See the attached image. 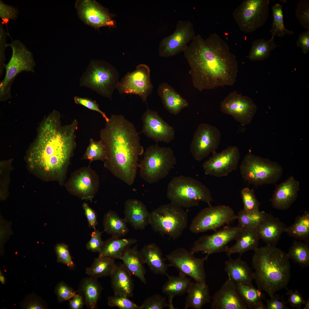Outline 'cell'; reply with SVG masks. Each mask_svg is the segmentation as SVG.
I'll list each match as a JSON object with an SVG mask.
<instances>
[{"label": "cell", "instance_id": "obj_1", "mask_svg": "<svg viewBox=\"0 0 309 309\" xmlns=\"http://www.w3.org/2000/svg\"><path fill=\"white\" fill-rule=\"evenodd\" d=\"M60 114L54 110L42 122L27 157L29 168L40 176L62 183L76 147L78 122L61 125Z\"/></svg>", "mask_w": 309, "mask_h": 309}, {"label": "cell", "instance_id": "obj_2", "mask_svg": "<svg viewBox=\"0 0 309 309\" xmlns=\"http://www.w3.org/2000/svg\"><path fill=\"white\" fill-rule=\"evenodd\" d=\"M190 67L194 87L200 91L220 86H232L238 71L236 56L227 43L216 33L206 39L195 35L183 52Z\"/></svg>", "mask_w": 309, "mask_h": 309}, {"label": "cell", "instance_id": "obj_3", "mask_svg": "<svg viewBox=\"0 0 309 309\" xmlns=\"http://www.w3.org/2000/svg\"><path fill=\"white\" fill-rule=\"evenodd\" d=\"M134 124L122 115L112 114L100 136L105 146L104 166L129 185L136 177L139 156L144 151Z\"/></svg>", "mask_w": 309, "mask_h": 309}, {"label": "cell", "instance_id": "obj_4", "mask_svg": "<svg viewBox=\"0 0 309 309\" xmlns=\"http://www.w3.org/2000/svg\"><path fill=\"white\" fill-rule=\"evenodd\" d=\"M252 264L258 289L270 298L287 286L290 276V264L287 253L275 246L267 245L254 250Z\"/></svg>", "mask_w": 309, "mask_h": 309}, {"label": "cell", "instance_id": "obj_5", "mask_svg": "<svg viewBox=\"0 0 309 309\" xmlns=\"http://www.w3.org/2000/svg\"><path fill=\"white\" fill-rule=\"evenodd\" d=\"M167 197L171 202L183 208L198 206L203 202L211 205L213 201L209 189L199 181L180 175L173 178L168 184Z\"/></svg>", "mask_w": 309, "mask_h": 309}, {"label": "cell", "instance_id": "obj_6", "mask_svg": "<svg viewBox=\"0 0 309 309\" xmlns=\"http://www.w3.org/2000/svg\"><path fill=\"white\" fill-rule=\"evenodd\" d=\"M177 163L173 150L170 147H161L157 144L146 149L143 159L138 164L140 175L149 184L165 178Z\"/></svg>", "mask_w": 309, "mask_h": 309}, {"label": "cell", "instance_id": "obj_7", "mask_svg": "<svg viewBox=\"0 0 309 309\" xmlns=\"http://www.w3.org/2000/svg\"><path fill=\"white\" fill-rule=\"evenodd\" d=\"M119 78L118 72L110 64L103 60H93L80 78V85L111 100Z\"/></svg>", "mask_w": 309, "mask_h": 309}, {"label": "cell", "instance_id": "obj_8", "mask_svg": "<svg viewBox=\"0 0 309 309\" xmlns=\"http://www.w3.org/2000/svg\"><path fill=\"white\" fill-rule=\"evenodd\" d=\"M188 215L183 208L171 202L162 205L150 213L149 224L155 232L174 240L187 227Z\"/></svg>", "mask_w": 309, "mask_h": 309}, {"label": "cell", "instance_id": "obj_9", "mask_svg": "<svg viewBox=\"0 0 309 309\" xmlns=\"http://www.w3.org/2000/svg\"><path fill=\"white\" fill-rule=\"evenodd\" d=\"M7 46L11 48L12 54L6 65L5 76L0 83L1 101L11 98V87L16 76L23 72H33L36 65L32 52L20 40H13Z\"/></svg>", "mask_w": 309, "mask_h": 309}, {"label": "cell", "instance_id": "obj_10", "mask_svg": "<svg viewBox=\"0 0 309 309\" xmlns=\"http://www.w3.org/2000/svg\"><path fill=\"white\" fill-rule=\"evenodd\" d=\"M239 169L244 180L255 186L275 183L283 171V167L277 163L250 153L245 157Z\"/></svg>", "mask_w": 309, "mask_h": 309}, {"label": "cell", "instance_id": "obj_11", "mask_svg": "<svg viewBox=\"0 0 309 309\" xmlns=\"http://www.w3.org/2000/svg\"><path fill=\"white\" fill-rule=\"evenodd\" d=\"M269 0H244L233 13L240 29L251 33L262 27L269 13Z\"/></svg>", "mask_w": 309, "mask_h": 309}, {"label": "cell", "instance_id": "obj_12", "mask_svg": "<svg viewBox=\"0 0 309 309\" xmlns=\"http://www.w3.org/2000/svg\"><path fill=\"white\" fill-rule=\"evenodd\" d=\"M237 216L230 207L211 205L201 210L192 220L189 230L197 234L209 230H216L225 224L237 219Z\"/></svg>", "mask_w": 309, "mask_h": 309}, {"label": "cell", "instance_id": "obj_13", "mask_svg": "<svg viewBox=\"0 0 309 309\" xmlns=\"http://www.w3.org/2000/svg\"><path fill=\"white\" fill-rule=\"evenodd\" d=\"M150 69L147 65L141 64L133 71L128 72L119 81L116 89L120 94L138 95L143 102H146L153 89Z\"/></svg>", "mask_w": 309, "mask_h": 309}, {"label": "cell", "instance_id": "obj_14", "mask_svg": "<svg viewBox=\"0 0 309 309\" xmlns=\"http://www.w3.org/2000/svg\"><path fill=\"white\" fill-rule=\"evenodd\" d=\"M194 254L184 248H179L166 255L170 266L177 268L179 273L188 276L197 283H205L206 274L204 265L208 257L197 258Z\"/></svg>", "mask_w": 309, "mask_h": 309}, {"label": "cell", "instance_id": "obj_15", "mask_svg": "<svg viewBox=\"0 0 309 309\" xmlns=\"http://www.w3.org/2000/svg\"><path fill=\"white\" fill-rule=\"evenodd\" d=\"M221 133L216 127L201 123L197 128L190 145V152L196 161H201L218 148Z\"/></svg>", "mask_w": 309, "mask_h": 309}, {"label": "cell", "instance_id": "obj_16", "mask_svg": "<svg viewBox=\"0 0 309 309\" xmlns=\"http://www.w3.org/2000/svg\"><path fill=\"white\" fill-rule=\"evenodd\" d=\"M243 228L237 226H226L209 235H204L194 241L191 251L193 253L202 251L206 256L212 253L225 252L230 241L236 240Z\"/></svg>", "mask_w": 309, "mask_h": 309}, {"label": "cell", "instance_id": "obj_17", "mask_svg": "<svg viewBox=\"0 0 309 309\" xmlns=\"http://www.w3.org/2000/svg\"><path fill=\"white\" fill-rule=\"evenodd\" d=\"M195 35L192 22L189 21H178L174 32L161 41L159 49V56L167 58L179 54L183 52Z\"/></svg>", "mask_w": 309, "mask_h": 309}, {"label": "cell", "instance_id": "obj_18", "mask_svg": "<svg viewBox=\"0 0 309 309\" xmlns=\"http://www.w3.org/2000/svg\"><path fill=\"white\" fill-rule=\"evenodd\" d=\"M212 154V157L203 164L206 174L221 177L237 169L240 158L237 146H229L220 152L215 151Z\"/></svg>", "mask_w": 309, "mask_h": 309}, {"label": "cell", "instance_id": "obj_19", "mask_svg": "<svg viewBox=\"0 0 309 309\" xmlns=\"http://www.w3.org/2000/svg\"><path fill=\"white\" fill-rule=\"evenodd\" d=\"M220 108L223 113L231 116L244 126L251 122L257 106L250 97L233 92L221 102Z\"/></svg>", "mask_w": 309, "mask_h": 309}, {"label": "cell", "instance_id": "obj_20", "mask_svg": "<svg viewBox=\"0 0 309 309\" xmlns=\"http://www.w3.org/2000/svg\"><path fill=\"white\" fill-rule=\"evenodd\" d=\"M99 186L98 175L88 167L82 168L74 172L66 185L68 190L72 195L91 201L98 191Z\"/></svg>", "mask_w": 309, "mask_h": 309}, {"label": "cell", "instance_id": "obj_21", "mask_svg": "<svg viewBox=\"0 0 309 309\" xmlns=\"http://www.w3.org/2000/svg\"><path fill=\"white\" fill-rule=\"evenodd\" d=\"M75 7L79 19L91 27L98 29L114 25L108 11L95 0H77Z\"/></svg>", "mask_w": 309, "mask_h": 309}, {"label": "cell", "instance_id": "obj_22", "mask_svg": "<svg viewBox=\"0 0 309 309\" xmlns=\"http://www.w3.org/2000/svg\"><path fill=\"white\" fill-rule=\"evenodd\" d=\"M141 132L157 143L171 142L175 136L174 128L165 121L157 112L148 109L143 114Z\"/></svg>", "mask_w": 309, "mask_h": 309}, {"label": "cell", "instance_id": "obj_23", "mask_svg": "<svg viewBox=\"0 0 309 309\" xmlns=\"http://www.w3.org/2000/svg\"><path fill=\"white\" fill-rule=\"evenodd\" d=\"M212 298V309H247L236 291L235 282L228 276Z\"/></svg>", "mask_w": 309, "mask_h": 309}, {"label": "cell", "instance_id": "obj_24", "mask_svg": "<svg viewBox=\"0 0 309 309\" xmlns=\"http://www.w3.org/2000/svg\"><path fill=\"white\" fill-rule=\"evenodd\" d=\"M299 184V182L292 175L278 185L271 199L273 207L284 210L289 208L297 198Z\"/></svg>", "mask_w": 309, "mask_h": 309}, {"label": "cell", "instance_id": "obj_25", "mask_svg": "<svg viewBox=\"0 0 309 309\" xmlns=\"http://www.w3.org/2000/svg\"><path fill=\"white\" fill-rule=\"evenodd\" d=\"M124 219L135 229L142 230L149 224L150 213L142 201L128 199L124 203Z\"/></svg>", "mask_w": 309, "mask_h": 309}, {"label": "cell", "instance_id": "obj_26", "mask_svg": "<svg viewBox=\"0 0 309 309\" xmlns=\"http://www.w3.org/2000/svg\"><path fill=\"white\" fill-rule=\"evenodd\" d=\"M286 227L278 218L271 213H266L262 222L256 229L260 239L267 245L275 246Z\"/></svg>", "mask_w": 309, "mask_h": 309}, {"label": "cell", "instance_id": "obj_27", "mask_svg": "<svg viewBox=\"0 0 309 309\" xmlns=\"http://www.w3.org/2000/svg\"><path fill=\"white\" fill-rule=\"evenodd\" d=\"M144 264H146L150 270L157 274L167 276V271L169 264L165 262L159 247L152 243L144 246L139 251Z\"/></svg>", "mask_w": 309, "mask_h": 309}, {"label": "cell", "instance_id": "obj_28", "mask_svg": "<svg viewBox=\"0 0 309 309\" xmlns=\"http://www.w3.org/2000/svg\"><path fill=\"white\" fill-rule=\"evenodd\" d=\"M132 275L123 263L116 265L110 276L114 294L128 298L133 296L134 285Z\"/></svg>", "mask_w": 309, "mask_h": 309}, {"label": "cell", "instance_id": "obj_29", "mask_svg": "<svg viewBox=\"0 0 309 309\" xmlns=\"http://www.w3.org/2000/svg\"><path fill=\"white\" fill-rule=\"evenodd\" d=\"M157 93L164 108L171 114H177L189 105L187 100L167 83L159 85Z\"/></svg>", "mask_w": 309, "mask_h": 309}, {"label": "cell", "instance_id": "obj_30", "mask_svg": "<svg viewBox=\"0 0 309 309\" xmlns=\"http://www.w3.org/2000/svg\"><path fill=\"white\" fill-rule=\"evenodd\" d=\"M225 271L235 282L253 286V272L246 262L241 260L240 256L235 259L229 257L225 262Z\"/></svg>", "mask_w": 309, "mask_h": 309}, {"label": "cell", "instance_id": "obj_31", "mask_svg": "<svg viewBox=\"0 0 309 309\" xmlns=\"http://www.w3.org/2000/svg\"><path fill=\"white\" fill-rule=\"evenodd\" d=\"M102 290V287L97 279L89 277L82 280L78 292L82 296L84 304L88 308L96 309Z\"/></svg>", "mask_w": 309, "mask_h": 309}, {"label": "cell", "instance_id": "obj_32", "mask_svg": "<svg viewBox=\"0 0 309 309\" xmlns=\"http://www.w3.org/2000/svg\"><path fill=\"white\" fill-rule=\"evenodd\" d=\"M260 239L256 228H243L235 240V243L231 247H228L225 252L229 257L235 253H238L241 256L247 251L254 250L258 247Z\"/></svg>", "mask_w": 309, "mask_h": 309}, {"label": "cell", "instance_id": "obj_33", "mask_svg": "<svg viewBox=\"0 0 309 309\" xmlns=\"http://www.w3.org/2000/svg\"><path fill=\"white\" fill-rule=\"evenodd\" d=\"M137 241L131 238H121L115 237L104 241L99 256H106L121 260L125 251Z\"/></svg>", "mask_w": 309, "mask_h": 309}, {"label": "cell", "instance_id": "obj_34", "mask_svg": "<svg viewBox=\"0 0 309 309\" xmlns=\"http://www.w3.org/2000/svg\"><path fill=\"white\" fill-rule=\"evenodd\" d=\"M167 277L168 279L163 286L162 291L169 296V308L174 309L172 302L173 298L187 292L192 282L186 275L181 273L178 276L168 275Z\"/></svg>", "mask_w": 309, "mask_h": 309}, {"label": "cell", "instance_id": "obj_35", "mask_svg": "<svg viewBox=\"0 0 309 309\" xmlns=\"http://www.w3.org/2000/svg\"><path fill=\"white\" fill-rule=\"evenodd\" d=\"M187 293L185 309H201L204 305L209 303L212 298L206 282H192Z\"/></svg>", "mask_w": 309, "mask_h": 309}, {"label": "cell", "instance_id": "obj_36", "mask_svg": "<svg viewBox=\"0 0 309 309\" xmlns=\"http://www.w3.org/2000/svg\"><path fill=\"white\" fill-rule=\"evenodd\" d=\"M236 289L247 309H266V306L262 302L265 300V294L253 286L235 282Z\"/></svg>", "mask_w": 309, "mask_h": 309}, {"label": "cell", "instance_id": "obj_37", "mask_svg": "<svg viewBox=\"0 0 309 309\" xmlns=\"http://www.w3.org/2000/svg\"><path fill=\"white\" fill-rule=\"evenodd\" d=\"M121 260L132 275L138 278L144 284H146L145 277L146 270L137 245L127 250Z\"/></svg>", "mask_w": 309, "mask_h": 309}, {"label": "cell", "instance_id": "obj_38", "mask_svg": "<svg viewBox=\"0 0 309 309\" xmlns=\"http://www.w3.org/2000/svg\"><path fill=\"white\" fill-rule=\"evenodd\" d=\"M126 223L125 219L121 218L116 213L110 210L105 214L103 219L104 231L112 237H121L129 232Z\"/></svg>", "mask_w": 309, "mask_h": 309}, {"label": "cell", "instance_id": "obj_39", "mask_svg": "<svg viewBox=\"0 0 309 309\" xmlns=\"http://www.w3.org/2000/svg\"><path fill=\"white\" fill-rule=\"evenodd\" d=\"M115 260L108 256H99L94 259L90 267L86 269V274L90 277L97 279L102 277L110 276L116 266Z\"/></svg>", "mask_w": 309, "mask_h": 309}, {"label": "cell", "instance_id": "obj_40", "mask_svg": "<svg viewBox=\"0 0 309 309\" xmlns=\"http://www.w3.org/2000/svg\"><path fill=\"white\" fill-rule=\"evenodd\" d=\"M285 232L296 240L309 242V212L305 211L302 215L298 216L293 224L286 227Z\"/></svg>", "mask_w": 309, "mask_h": 309}, {"label": "cell", "instance_id": "obj_41", "mask_svg": "<svg viewBox=\"0 0 309 309\" xmlns=\"http://www.w3.org/2000/svg\"><path fill=\"white\" fill-rule=\"evenodd\" d=\"M268 40L260 38L254 40L252 42L248 57L251 61H262L268 58L271 51L277 46L274 42L275 35H272Z\"/></svg>", "mask_w": 309, "mask_h": 309}, {"label": "cell", "instance_id": "obj_42", "mask_svg": "<svg viewBox=\"0 0 309 309\" xmlns=\"http://www.w3.org/2000/svg\"><path fill=\"white\" fill-rule=\"evenodd\" d=\"M289 259L304 268L309 265V242L294 240L288 252Z\"/></svg>", "mask_w": 309, "mask_h": 309}, {"label": "cell", "instance_id": "obj_43", "mask_svg": "<svg viewBox=\"0 0 309 309\" xmlns=\"http://www.w3.org/2000/svg\"><path fill=\"white\" fill-rule=\"evenodd\" d=\"M282 6L276 3L272 7L273 12V21L270 32L272 35L282 37L285 34L291 35L294 33L293 31L286 29L284 25Z\"/></svg>", "mask_w": 309, "mask_h": 309}, {"label": "cell", "instance_id": "obj_44", "mask_svg": "<svg viewBox=\"0 0 309 309\" xmlns=\"http://www.w3.org/2000/svg\"><path fill=\"white\" fill-rule=\"evenodd\" d=\"M265 214L264 211L259 210L248 213L243 209L239 211L237 215V226L244 229L255 228L262 222Z\"/></svg>", "mask_w": 309, "mask_h": 309}, {"label": "cell", "instance_id": "obj_45", "mask_svg": "<svg viewBox=\"0 0 309 309\" xmlns=\"http://www.w3.org/2000/svg\"><path fill=\"white\" fill-rule=\"evenodd\" d=\"M106 157V147L103 141L101 140L96 141L90 138L83 159L88 160L91 162L96 160L104 161Z\"/></svg>", "mask_w": 309, "mask_h": 309}, {"label": "cell", "instance_id": "obj_46", "mask_svg": "<svg viewBox=\"0 0 309 309\" xmlns=\"http://www.w3.org/2000/svg\"><path fill=\"white\" fill-rule=\"evenodd\" d=\"M244 208L248 213L259 210L260 203L256 198L253 189L248 187L243 188L241 192Z\"/></svg>", "mask_w": 309, "mask_h": 309}, {"label": "cell", "instance_id": "obj_47", "mask_svg": "<svg viewBox=\"0 0 309 309\" xmlns=\"http://www.w3.org/2000/svg\"><path fill=\"white\" fill-rule=\"evenodd\" d=\"M57 256V262L66 265L70 269H74L75 267L70 253L68 245L63 243L57 244L54 247Z\"/></svg>", "mask_w": 309, "mask_h": 309}, {"label": "cell", "instance_id": "obj_48", "mask_svg": "<svg viewBox=\"0 0 309 309\" xmlns=\"http://www.w3.org/2000/svg\"><path fill=\"white\" fill-rule=\"evenodd\" d=\"M128 298L114 294L107 297L108 304L110 307H116L120 309H139V306Z\"/></svg>", "mask_w": 309, "mask_h": 309}, {"label": "cell", "instance_id": "obj_49", "mask_svg": "<svg viewBox=\"0 0 309 309\" xmlns=\"http://www.w3.org/2000/svg\"><path fill=\"white\" fill-rule=\"evenodd\" d=\"M295 16L301 25L309 29V1L300 0L297 4Z\"/></svg>", "mask_w": 309, "mask_h": 309}, {"label": "cell", "instance_id": "obj_50", "mask_svg": "<svg viewBox=\"0 0 309 309\" xmlns=\"http://www.w3.org/2000/svg\"><path fill=\"white\" fill-rule=\"evenodd\" d=\"M169 306L166 298L157 294L148 297L139 306V309H163Z\"/></svg>", "mask_w": 309, "mask_h": 309}, {"label": "cell", "instance_id": "obj_51", "mask_svg": "<svg viewBox=\"0 0 309 309\" xmlns=\"http://www.w3.org/2000/svg\"><path fill=\"white\" fill-rule=\"evenodd\" d=\"M19 11L17 8L7 4L0 0V17L2 24L7 25L11 20H15L17 17Z\"/></svg>", "mask_w": 309, "mask_h": 309}, {"label": "cell", "instance_id": "obj_52", "mask_svg": "<svg viewBox=\"0 0 309 309\" xmlns=\"http://www.w3.org/2000/svg\"><path fill=\"white\" fill-rule=\"evenodd\" d=\"M55 292L59 302L69 300L76 294V291L73 288L63 281L57 285Z\"/></svg>", "mask_w": 309, "mask_h": 309}, {"label": "cell", "instance_id": "obj_53", "mask_svg": "<svg viewBox=\"0 0 309 309\" xmlns=\"http://www.w3.org/2000/svg\"><path fill=\"white\" fill-rule=\"evenodd\" d=\"M102 233L98 230H94L91 234L90 239L86 244L88 250L94 252H99L104 242L101 238Z\"/></svg>", "mask_w": 309, "mask_h": 309}, {"label": "cell", "instance_id": "obj_54", "mask_svg": "<svg viewBox=\"0 0 309 309\" xmlns=\"http://www.w3.org/2000/svg\"><path fill=\"white\" fill-rule=\"evenodd\" d=\"M21 305L22 308L27 309H43L47 308L45 302L34 294L29 295L26 297Z\"/></svg>", "mask_w": 309, "mask_h": 309}, {"label": "cell", "instance_id": "obj_55", "mask_svg": "<svg viewBox=\"0 0 309 309\" xmlns=\"http://www.w3.org/2000/svg\"><path fill=\"white\" fill-rule=\"evenodd\" d=\"M74 100L77 104L81 105L89 109L98 112L105 118L106 122L108 121L109 118L107 117L105 113L99 109V106L96 100H93L87 98L77 96L74 97Z\"/></svg>", "mask_w": 309, "mask_h": 309}, {"label": "cell", "instance_id": "obj_56", "mask_svg": "<svg viewBox=\"0 0 309 309\" xmlns=\"http://www.w3.org/2000/svg\"><path fill=\"white\" fill-rule=\"evenodd\" d=\"M2 23L0 26V75L2 76L6 64H5L6 57L5 52L7 46L6 38L7 33L5 31Z\"/></svg>", "mask_w": 309, "mask_h": 309}, {"label": "cell", "instance_id": "obj_57", "mask_svg": "<svg viewBox=\"0 0 309 309\" xmlns=\"http://www.w3.org/2000/svg\"><path fill=\"white\" fill-rule=\"evenodd\" d=\"M286 290L287 292L286 294L288 296L287 303H289L293 308H296L298 309H302V305L305 304L306 301L304 299L302 294L296 290L294 291L288 289Z\"/></svg>", "mask_w": 309, "mask_h": 309}, {"label": "cell", "instance_id": "obj_58", "mask_svg": "<svg viewBox=\"0 0 309 309\" xmlns=\"http://www.w3.org/2000/svg\"><path fill=\"white\" fill-rule=\"evenodd\" d=\"M266 303V309H289L286 305V302L283 300L282 297L275 294L270 300L265 299Z\"/></svg>", "mask_w": 309, "mask_h": 309}, {"label": "cell", "instance_id": "obj_59", "mask_svg": "<svg viewBox=\"0 0 309 309\" xmlns=\"http://www.w3.org/2000/svg\"><path fill=\"white\" fill-rule=\"evenodd\" d=\"M82 207L85 214L89 226L95 230L97 224V215L95 211L92 209L86 203H84Z\"/></svg>", "mask_w": 309, "mask_h": 309}, {"label": "cell", "instance_id": "obj_60", "mask_svg": "<svg viewBox=\"0 0 309 309\" xmlns=\"http://www.w3.org/2000/svg\"><path fill=\"white\" fill-rule=\"evenodd\" d=\"M297 45L300 47L302 53L306 54L309 51V29L301 33L296 42Z\"/></svg>", "mask_w": 309, "mask_h": 309}, {"label": "cell", "instance_id": "obj_61", "mask_svg": "<svg viewBox=\"0 0 309 309\" xmlns=\"http://www.w3.org/2000/svg\"><path fill=\"white\" fill-rule=\"evenodd\" d=\"M69 301V306L70 309H82L84 303L82 296L76 294Z\"/></svg>", "mask_w": 309, "mask_h": 309}, {"label": "cell", "instance_id": "obj_62", "mask_svg": "<svg viewBox=\"0 0 309 309\" xmlns=\"http://www.w3.org/2000/svg\"><path fill=\"white\" fill-rule=\"evenodd\" d=\"M1 220V222L3 225L5 229V230L3 227L1 226V243L2 246V244H3L5 240L11 235V229H10V223H8L7 221L5 220H2V218Z\"/></svg>", "mask_w": 309, "mask_h": 309}, {"label": "cell", "instance_id": "obj_63", "mask_svg": "<svg viewBox=\"0 0 309 309\" xmlns=\"http://www.w3.org/2000/svg\"><path fill=\"white\" fill-rule=\"evenodd\" d=\"M0 281L3 284H4L5 283V278L1 271L0 272Z\"/></svg>", "mask_w": 309, "mask_h": 309}, {"label": "cell", "instance_id": "obj_64", "mask_svg": "<svg viewBox=\"0 0 309 309\" xmlns=\"http://www.w3.org/2000/svg\"><path fill=\"white\" fill-rule=\"evenodd\" d=\"M305 306L304 307V309H309V299H308L307 300H306V302H305Z\"/></svg>", "mask_w": 309, "mask_h": 309}]
</instances>
